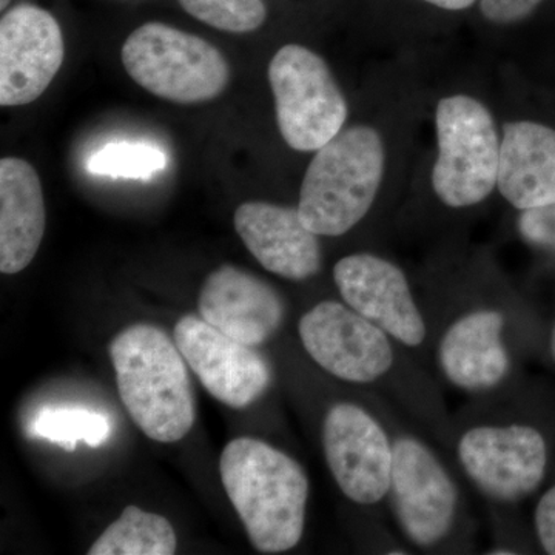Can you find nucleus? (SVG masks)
<instances>
[{"label":"nucleus","instance_id":"16","mask_svg":"<svg viewBox=\"0 0 555 555\" xmlns=\"http://www.w3.org/2000/svg\"><path fill=\"white\" fill-rule=\"evenodd\" d=\"M235 229L244 246L269 272L297 283L320 273V236L302 222L298 207L248 201L236 208Z\"/></svg>","mask_w":555,"mask_h":555},{"label":"nucleus","instance_id":"3","mask_svg":"<svg viewBox=\"0 0 555 555\" xmlns=\"http://www.w3.org/2000/svg\"><path fill=\"white\" fill-rule=\"evenodd\" d=\"M393 441L387 506L401 539L425 554H462L473 546L474 525L452 459L434 438L383 400Z\"/></svg>","mask_w":555,"mask_h":555},{"label":"nucleus","instance_id":"24","mask_svg":"<svg viewBox=\"0 0 555 555\" xmlns=\"http://www.w3.org/2000/svg\"><path fill=\"white\" fill-rule=\"evenodd\" d=\"M480 13L489 24L505 25L518 24L531 16L543 0H478Z\"/></svg>","mask_w":555,"mask_h":555},{"label":"nucleus","instance_id":"7","mask_svg":"<svg viewBox=\"0 0 555 555\" xmlns=\"http://www.w3.org/2000/svg\"><path fill=\"white\" fill-rule=\"evenodd\" d=\"M109 358L134 425L159 443L188 436L195 425V398L177 341L153 324H133L113 338Z\"/></svg>","mask_w":555,"mask_h":555},{"label":"nucleus","instance_id":"14","mask_svg":"<svg viewBox=\"0 0 555 555\" xmlns=\"http://www.w3.org/2000/svg\"><path fill=\"white\" fill-rule=\"evenodd\" d=\"M64 35L40 7L22 3L0 21V105L20 107L46 93L64 64Z\"/></svg>","mask_w":555,"mask_h":555},{"label":"nucleus","instance_id":"21","mask_svg":"<svg viewBox=\"0 0 555 555\" xmlns=\"http://www.w3.org/2000/svg\"><path fill=\"white\" fill-rule=\"evenodd\" d=\"M87 167L102 177L150 179L166 169L167 156L145 142H112L91 155Z\"/></svg>","mask_w":555,"mask_h":555},{"label":"nucleus","instance_id":"6","mask_svg":"<svg viewBox=\"0 0 555 555\" xmlns=\"http://www.w3.org/2000/svg\"><path fill=\"white\" fill-rule=\"evenodd\" d=\"M385 134L371 124L345 127L317 150L299 189L298 211L318 236L339 238L374 210L387 173Z\"/></svg>","mask_w":555,"mask_h":555},{"label":"nucleus","instance_id":"28","mask_svg":"<svg viewBox=\"0 0 555 555\" xmlns=\"http://www.w3.org/2000/svg\"><path fill=\"white\" fill-rule=\"evenodd\" d=\"M11 0H0V10L5 11L7 7H9Z\"/></svg>","mask_w":555,"mask_h":555},{"label":"nucleus","instance_id":"15","mask_svg":"<svg viewBox=\"0 0 555 555\" xmlns=\"http://www.w3.org/2000/svg\"><path fill=\"white\" fill-rule=\"evenodd\" d=\"M199 315L218 331L248 346L275 337L286 320V302L268 281L224 264L204 281Z\"/></svg>","mask_w":555,"mask_h":555},{"label":"nucleus","instance_id":"17","mask_svg":"<svg viewBox=\"0 0 555 555\" xmlns=\"http://www.w3.org/2000/svg\"><path fill=\"white\" fill-rule=\"evenodd\" d=\"M496 192L516 210L555 204V129L535 120L502 127Z\"/></svg>","mask_w":555,"mask_h":555},{"label":"nucleus","instance_id":"27","mask_svg":"<svg viewBox=\"0 0 555 555\" xmlns=\"http://www.w3.org/2000/svg\"><path fill=\"white\" fill-rule=\"evenodd\" d=\"M551 350H553V357L555 360V327L553 331V337H551Z\"/></svg>","mask_w":555,"mask_h":555},{"label":"nucleus","instance_id":"9","mask_svg":"<svg viewBox=\"0 0 555 555\" xmlns=\"http://www.w3.org/2000/svg\"><path fill=\"white\" fill-rule=\"evenodd\" d=\"M120 61L139 87L177 104L215 100L230 82L229 62L217 47L160 22L131 33Z\"/></svg>","mask_w":555,"mask_h":555},{"label":"nucleus","instance_id":"20","mask_svg":"<svg viewBox=\"0 0 555 555\" xmlns=\"http://www.w3.org/2000/svg\"><path fill=\"white\" fill-rule=\"evenodd\" d=\"M30 434L67 451H75L78 441L98 448L107 440L109 422L107 416L89 409L46 408L33 418Z\"/></svg>","mask_w":555,"mask_h":555},{"label":"nucleus","instance_id":"8","mask_svg":"<svg viewBox=\"0 0 555 555\" xmlns=\"http://www.w3.org/2000/svg\"><path fill=\"white\" fill-rule=\"evenodd\" d=\"M434 196L448 210H473L499 185L502 133L492 109L465 91L444 94L434 112Z\"/></svg>","mask_w":555,"mask_h":555},{"label":"nucleus","instance_id":"25","mask_svg":"<svg viewBox=\"0 0 555 555\" xmlns=\"http://www.w3.org/2000/svg\"><path fill=\"white\" fill-rule=\"evenodd\" d=\"M534 528L542 550L546 554L555 555V485L537 502Z\"/></svg>","mask_w":555,"mask_h":555},{"label":"nucleus","instance_id":"23","mask_svg":"<svg viewBox=\"0 0 555 555\" xmlns=\"http://www.w3.org/2000/svg\"><path fill=\"white\" fill-rule=\"evenodd\" d=\"M517 230L526 243L555 250V204L520 211Z\"/></svg>","mask_w":555,"mask_h":555},{"label":"nucleus","instance_id":"12","mask_svg":"<svg viewBox=\"0 0 555 555\" xmlns=\"http://www.w3.org/2000/svg\"><path fill=\"white\" fill-rule=\"evenodd\" d=\"M332 275L339 298L350 309L387 332L434 372L425 308L396 261L372 251H357L339 259Z\"/></svg>","mask_w":555,"mask_h":555},{"label":"nucleus","instance_id":"1","mask_svg":"<svg viewBox=\"0 0 555 555\" xmlns=\"http://www.w3.org/2000/svg\"><path fill=\"white\" fill-rule=\"evenodd\" d=\"M299 341L331 377L367 389L448 452L451 420L437 375L343 299H323L298 321Z\"/></svg>","mask_w":555,"mask_h":555},{"label":"nucleus","instance_id":"2","mask_svg":"<svg viewBox=\"0 0 555 555\" xmlns=\"http://www.w3.org/2000/svg\"><path fill=\"white\" fill-rule=\"evenodd\" d=\"M443 278L422 299L434 372L470 398L506 389L516 372V312L505 281L477 264Z\"/></svg>","mask_w":555,"mask_h":555},{"label":"nucleus","instance_id":"19","mask_svg":"<svg viewBox=\"0 0 555 555\" xmlns=\"http://www.w3.org/2000/svg\"><path fill=\"white\" fill-rule=\"evenodd\" d=\"M178 540L166 517L127 506L93 543L89 555H171Z\"/></svg>","mask_w":555,"mask_h":555},{"label":"nucleus","instance_id":"13","mask_svg":"<svg viewBox=\"0 0 555 555\" xmlns=\"http://www.w3.org/2000/svg\"><path fill=\"white\" fill-rule=\"evenodd\" d=\"M175 341L201 385L225 406H251L272 385V366L257 347L229 337L203 318L182 317Z\"/></svg>","mask_w":555,"mask_h":555},{"label":"nucleus","instance_id":"26","mask_svg":"<svg viewBox=\"0 0 555 555\" xmlns=\"http://www.w3.org/2000/svg\"><path fill=\"white\" fill-rule=\"evenodd\" d=\"M422 2L444 11H465L476 5L478 0H422Z\"/></svg>","mask_w":555,"mask_h":555},{"label":"nucleus","instance_id":"5","mask_svg":"<svg viewBox=\"0 0 555 555\" xmlns=\"http://www.w3.org/2000/svg\"><path fill=\"white\" fill-rule=\"evenodd\" d=\"M219 473L258 553L283 554L299 545L310 488L301 463L266 441L241 437L222 451Z\"/></svg>","mask_w":555,"mask_h":555},{"label":"nucleus","instance_id":"18","mask_svg":"<svg viewBox=\"0 0 555 555\" xmlns=\"http://www.w3.org/2000/svg\"><path fill=\"white\" fill-rule=\"evenodd\" d=\"M46 233V203L38 171L27 160H0V272L30 266Z\"/></svg>","mask_w":555,"mask_h":555},{"label":"nucleus","instance_id":"10","mask_svg":"<svg viewBox=\"0 0 555 555\" xmlns=\"http://www.w3.org/2000/svg\"><path fill=\"white\" fill-rule=\"evenodd\" d=\"M321 444L345 499L364 509L387 505L393 441L383 398L372 393L369 400L332 403L321 423Z\"/></svg>","mask_w":555,"mask_h":555},{"label":"nucleus","instance_id":"4","mask_svg":"<svg viewBox=\"0 0 555 555\" xmlns=\"http://www.w3.org/2000/svg\"><path fill=\"white\" fill-rule=\"evenodd\" d=\"M509 387L473 398L452 416L448 448L463 480L500 511L534 494L550 463L545 434L514 414Z\"/></svg>","mask_w":555,"mask_h":555},{"label":"nucleus","instance_id":"11","mask_svg":"<svg viewBox=\"0 0 555 555\" xmlns=\"http://www.w3.org/2000/svg\"><path fill=\"white\" fill-rule=\"evenodd\" d=\"M278 130L288 147L315 153L349 118L341 87L323 56L299 43L276 51L268 68Z\"/></svg>","mask_w":555,"mask_h":555},{"label":"nucleus","instance_id":"22","mask_svg":"<svg viewBox=\"0 0 555 555\" xmlns=\"http://www.w3.org/2000/svg\"><path fill=\"white\" fill-rule=\"evenodd\" d=\"M178 3L208 27L236 35L257 31L268 20L264 0H178Z\"/></svg>","mask_w":555,"mask_h":555}]
</instances>
